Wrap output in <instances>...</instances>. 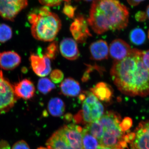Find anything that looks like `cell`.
Here are the masks:
<instances>
[{"label": "cell", "instance_id": "obj_1", "mask_svg": "<svg viewBox=\"0 0 149 149\" xmlns=\"http://www.w3.org/2000/svg\"><path fill=\"white\" fill-rule=\"evenodd\" d=\"M143 52L132 49L125 58L113 62L111 69L113 83L125 95L144 97L149 95V70L142 61Z\"/></svg>", "mask_w": 149, "mask_h": 149}, {"label": "cell", "instance_id": "obj_2", "mask_svg": "<svg viewBox=\"0 0 149 149\" xmlns=\"http://www.w3.org/2000/svg\"><path fill=\"white\" fill-rule=\"evenodd\" d=\"M129 17L128 8L118 0H95L87 21L95 33L101 35L125 29Z\"/></svg>", "mask_w": 149, "mask_h": 149}, {"label": "cell", "instance_id": "obj_3", "mask_svg": "<svg viewBox=\"0 0 149 149\" xmlns=\"http://www.w3.org/2000/svg\"><path fill=\"white\" fill-rule=\"evenodd\" d=\"M27 18L31 25L32 36L40 41H53L61 29L60 19L56 14L50 10L48 7L33 10L29 13Z\"/></svg>", "mask_w": 149, "mask_h": 149}, {"label": "cell", "instance_id": "obj_4", "mask_svg": "<svg viewBox=\"0 0 149 149\" xmlns=\"http://www.w3.org/2000/svg\"><path fill=\"white\" fill-rule=\"evenodd\" d=\"M103 127V134L100 145L109 148L128 149L134 139L133 133L125 132L120 126L121 117L113 111L107 112L99 119Z\"/></svg>", "mask_w": 149, "mask_h": 149}, {"label": "cell", "instance_id": "obj_5", "mask_svg": "<svg viewBox=\"0 0 149 149\" xmlns=\"http://www.w3.org/2000/svg\"><path fill=\"white\" fill-rule=\"evenodd\" d=\"M83 129L74 124L64 125L53 134L46 145L50 149H83Z\"/></svg>", "mask_w": 149, "mask_h": 149}, {"label": "cell", "instance_id": "obj_6", "mask_svg": "<svg viewBox=\"0 0 149 149\" xmlns=\"http://www.w3.org/2000/svg\"><path fill=\"white\" fill-rule=\"evenodd\" d=\"M17 100L13 85L0 70V114L7 112L12 108Z\"/></svg>", "mask_w": 149, "mask_h": 149}, {"label": "cell", "instance_id": "obj_7", "mask_svg": "<svg viewBox=\"0 0 149 149\" xmlns=\"http://www.w3.org/2000/svg\"><path fill=\"white\" fill-rule=\"evenodd\" d=\"M28 5V0H0V16L13 21L17 15Z\"/></svg>", "mask_w": 149, "mask_h": 149}, {"label": "cell", "instance_id": "obj_8", "mask_svg": "<svg viewBox=\"0 0 149 149\" xmlns=\"http://www.w3.org/2000/svg\"><path fill=\"white\" fill-rule=\"evenodd\" d=\"M79 98L82 103L88 106L93 122L102 117L104 113L103 106L93 93L85 92L80 94Z\"/></svg>", "mask_w": 149, "mask_h": 149}, {"label": "cell", "instance_id": "obj_9", "mask_svg": "<svg viewBox=\"0 0 149 149\" xmlns=\"http://www.w3.org/2000/svg\"><path fill=\"white\" fill-rule=\"evenodd\" d=\"M88 21L83 16L77 17L70 25V30L73 38L77 42L83 44L88 37H91L88 26Z\"/></svg>", "mask_w": 149, "mask_h": 149}, {"label": "cell", "instance_id": "obj_10", "mask_svg": "<svg viewBox=\"0 0 149 149\" xmlns=\"http://www.w3.org/2000/svg\"><path fill=\"white\" fill-rule=\"evenodd\" d=\"M133 133V149H149V120L140 123Z\"/></svg>", "mask_w": 149, "mask_h": 149}, {"label": "cell", "instance_id": "obj_11", "mask_svg": "<svg viewBox=\"0 0 149 149\" xmlns=\"http://www.w3.org/2000/svg\"><path fill=\"white\" fill-rule=\"evenodd\" d=\"M29 60L32 70L38 76L45 77L51 72L50 59L46 56L32 54Z\"/></svg>", "mask_w": 149, "mask_h": 149}, {"label": "cell", "instance_id": "obj_12", "mask_svg": "<svg viewBox=\"0 0 149 149\" xmlns=\"http://www.w3.org/2000/svg\"><path fill=\"white\" fill-rule=\"evenodd\" d=\"M131 50L132 49L128 43L121 39H116L110 45V56L114 61H119L125 58Z\"/></svg>", "mask_w": 149, "mask_h": 149}, {"label": "cell", "instance_id": "obj_13", "mask_svg": "<svg viewBox=\"0 0 149 149\" xmlns=\"http://www.w3.org/2000/svg\"><path fill=\"white\" fill-rule=\"evenodd\" d=\"M13 87L15 94L17 98L28 100L32 98L35 95V85L29 79H23L15 83Z\"/></svg>", "mask_w": 149, "mask_h": 149}, {"label": "cell", "instance_id": "obj_14", "mask_svg": "<svg viewBox=\"0 0 149 149\" xmlns=\"http://www.w3.org/2000/svg\"><path fill=\"white\" fill-rule=\"evenodd\" d=\"M59 49L63 56L69 60H75L80 56L77 43L71 38H66L62 40Z\"/></svg>", "mask_w": 149, "mask_h": 149}, {"label": "cell", "instance_id": "obj_15", "mask_svg": "<svg viewBox=\"0 0 149 149\" xmlns=\"http://www.w3.org/2000/svg\"><path fill=\"white\" fill-rule=\"evenodd\" d=\"M21 62V56L13 51H7L0 54V68L5 70H13Z\"/></svg>", "mask_w": 149, "mask_h": 149}, {"label": "cell", "instance_id": "obj_16", "mask_svg": "<svg viewBox=\"0 0 149 149\" xmlns=\"http://www.w3.org/2000/svg\"><path fill=\"white\" fill-rule=\"evenodd\" d=\"M91 58L93 60L100 61L108 58L109 49L107 43L100 40L91 44L89 48Z\"/></svg>", "mask_w": 149, "mask_h": 149}, {"label": "cell", "instance_id": "obj_17", "mask_svg": "<svg viewBox=\"0 0 149 149\" xmlns=\"http://www.w3.org/2000/svg\"><path fill=\"white\" fill-rule=\"evenodd\" d=\"M91 92L102 101L109 102L113 96V90L111 86L104 82H100L91 89Z\"/></svg>", "mask_w": 149, "mask_h": 149}, {"label": "cell", "instance_id": "obj_18", "mask_svg": "<svg viewBox=\"0 0 149 149\" xmlns=\"http://www.w3.org/2000/svg\"><path fill=\"white\" fill-rule=\"evenodd\" d=\"M60 86L61 93L65 96L76 97L81 93L80 84L71 77L65 78L61 82Z\"/></svg>", "mask_w": 149, "mask_h": 149}, {"label": "cell", "instance_id": "obj_19", "mask_svg": "<svg viewBox=\"0 0 149 149\" xmlns=\"http://www.w3.org/2000/svg\"><path fill=\"white\" fill-rule=\"evenodd\" d=\"M48 110L50 114L54 116H60L64 113L65 105L64 102L60 98H53L49 102Z\"/></svg>", "mask_w": 149, "mask_h": 149}, {"label": "cell", "instance_id": "obj_20", "mask_svg": "<svg viewBox=\"0 0 149 149\" xmlns=\"http://www.w3.org/2000/svg\"><path fill=\"white\" fill-rule=\"evenodd\" d=\"M82 143L83 149H97L100 145L97 139L89 133L85 128L82 131Z\"/></svg>", "mask_w": 149, "mask_h": 149}, {"label": "cell", "instance_id": "obj_21", "mask_svg": "<svg viewBox=\"0 0 149 149\" xmlns=\"http://www.w3.org/2000/svg\"><path fill=\"white\" fill-rule=\"evenodd\" d=\"M85 128L100 142L103 134V127L100 120L87 124Z\"/></svg>", "mask_w": 149, "mask_h": 149}, {"label": "cell", "instance_id": "obj_22", "mask_svg": "<svg viewBox=\"0 0 149 149\" xmlns=\"http://www.w3.org/2000/svg\"><path fill=\"white\" fill-rule=\"evenodd\" d=\"M129 38L130 42L134 45H141L146 42V35L143 29L136 28L132 29L130 32Z\"/></svg>", "mask_w": 149, "mask_h": 149}, {"label": "cell", "instance_id": "obj_23", "mask_svg": "<svg viewBox=\"0 0 149 149\" xmlns=\"http://www.w3.org/2000/svg\"><path fill=\"white\" fill-rule=\"evenodd\" d=\"M56 88L55 85L49 78H42L39 80L37 84L38 91L42 94H48Z\"/></svg>", "mask_w": 149, "mask_h": 149}, {"label": "cell", "instance_id": "obj_24", "mask_svg": "<svg viewBox=\"0 0 149 149\" xmlns=\"http://www.w3.org/2000/svg\"><path fill=\"white\" fill-rule=\"evenodd\" d=\"M12 35V29L9 26L5 24H0V42H6L10 40Z\"/></svg>", "mask_w": 149, "mask_h": 149}, {"label": "cell", "instance_id": "obj_25", "mask_svg": "<svg viewBox=\"0 0 149 149\" xmlns=\"http://www.w3.org/2000/svg\"><path fill=\"white\" fill-rule=\"evenodd\" d=\"M58 53V45L56 41H54L48 46L45 55L50 60H54L56 58Z\"/></svg>", "mask_w": 149, "mask_h": 149}, {"label": "cell", "instance_id": "obj_26", "mask_svg": "<svg viewBox=\"0 0 149 149\" xmlns=\"http://www.w3.org/2000/svg\"><path fill=\"white\" fill-rule=\"evenodd\" d=\"M64 77L63 72L60 70L55 69L51 72L50 78L52 82L58 83L62 81Z\"/></svg>", "mask_w": 149, "mask_h": 149}, {"label": "cell", "instance_id": "obj_27", "mask_svg": "<svg viewBox=\"0 0 149 149\" xmlns=\"http://www.w3.org/2000/svg\"><path fill=\"white\" fill-rule=\"evenodd\" d=\"M133 124L132 119L129 117H125L123 118L120 123V126L122 130L125 132H128Z\"/></svg>", "mask_w": 149, "mask_h": 149}, {"label": "cell", "instance_id": "obj_28", "mask_svg": "<svg viewBox=\"0 0 149 149\" xmlns=\"http://www.w3.org/2000/svg\"><path fill=\"white\" fill-rule=\"evenodd\" d=\"M42 5L45 6H55L61 4L65 0H38Z\"/></svg>", "mask_w": 149, "mask_h": 149}, {"label": "cell", "instance_id": "obj_29", "mask_svg": "<svg viewBox=\"0 0 149 149\" xmlns=\"http://www.w3.org/2000/svg\"><path fill=\"white\" fill-rule=\"evenodd\" d=\"M75 9L76 8L70 5L66 4L63 9V12L69 18H72L74 17Z\"/></svg>", "mask_w": 149, "mask_h": 149}, {"label": "cell", "instance_id": "obj_30", "mask_svg": "<svg viewBox=\"0 0 149 149\" xmlns=\"http://www.w3.org/2000/svg\"><path fill=\"white\" fill-rule=\"evenodd\" d=\"M11 149H30L29 146L25 141L21 140L14 144Z\"/></svg>", "mask_w": 149, "mask_h": 149}, {"label": "cell", "instance_id": "obj_31", "mask_svg": "<svg viewBox=\"0 0 149 149\" xmlns=\"http://www.w3.org/2000/svg\"><path fill=\"white\" fill-rule=\"evenodd\" d=\"M142 61L144 65L149 70V49L143 52Z\"/></svg>", "mask_w": 149, "mask_h": 149}, {"label": "cell", "instance_id": "obj_32", "mask_svg": "<svg viewBox=\"0 0 149 149\" xmlns=\"http://www.w3.org/2000/svg\"><path fill=\"white\" fill-rule=\"evenodd\" d=\"M147 17L146 14L143 11H139L136 14L135 18L137 21L144 22L146 21Z\"/></svg>", "mask_w": 149, "mask_h": 149}, {"label": "cell", "instance_id": "obj_33", "mask_svg": "<svg viewBox=\"0 0 149 149\" xmlns=\"http://www.w3.org/2000/svg\"><path fill=\"white\" fill-rule=\"evenodd\" d=\"M145 0H127V2L131 6L134 7L138 6Z\"/></svg>", "mask_w": 149, "mask_h": 149}, {"label": "cell", "instance_id": "obj_34", "mask_svg": "<svg viewBox=\"0 0 149 149\" xmlns=\"http://www.w3.org/2000/svg\"><path fill=\"white\" fill-rule=\"evenodd\" d=\"M0 149H10V146L6 141H1L0 142Z\"/></svg>", "mask_w": 149, "mask_h": 149}, {"label": "cell", "instance_id": "obj_35", "mask_svg": "<svg viewBox=\"0 0 149 149\" xmlns=\"http://www.w3.org/2000/svg\"><path fill=\"white\" fill-rule=\"evenodd\" d=\"M97 149H125L122 148H109V147H107L103 146H100Z\"/></svg>", "mask_w": 149, "mask_h": 149}, {"label": "cell", "instance_id": "obj_36", "mask_svg": "<svg viewBox=\"0 0 149 149\" xmlns=\"http://www.w3.org/2000/svg\"><path fill=\"white\" fill-rule=\"evenodd\" d=\"M146 14L147 17L149 19V5L147 7Z\"/></svg>", "mask_w": 149, "mask_h": 149}, {"label": "cell", "instance_id": "obj_37", "mask_svg": "<svg viewBox=\"0 0 149 149\" xmlns=\"http://www.w3.org/2000/svg\"><path fill=\"white\" fill-rule=\"evenodd\" d=\"M37 149H50L48 148H44V147H40V148H38Z\"/></svg>", "mask_w": 149, "mask_h": 149}, {"label": "cell", "instance_id": "obj_38", "mask_svg": "<svg viewBox=\"0 0 149 149\" xmlns=\"http://www.w3.org/2000/svg\"><path fill=\"white\" fill-rule=\"evenodd\" d=\"M85 1H95V0H85Z\"/></svg>", "mask_w": 149, "mask_h": 149}, {"label": "cell", "instance_id": "obj_39", "mask_svg": "<svg viewBox=\"0 0 149 149\" xmlns=\"http://www.w3.org/2000/svg\"><path fill=\"white\" fill-rule=\"evenodd\" d=\"M148 39L149 40V29L148 30Z\"/></svg>", "mask_w": 149, "mask_h": 149}, {"label": "cell", "instance_id": "obj_40", "mask_svg": "<svg viewBox=\"0 0 149 149\" xmlns=\"http://www.w3.org/2000/svg\"></svg>", "mask_w": 149, "mask_h": 149}]
</instances>
